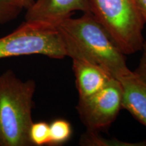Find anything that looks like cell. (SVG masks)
<instances>
[{"mask_svg":"<svg viewBox=\"0 0 146 146\" xmlns=\"http://www.w3.org/2000/svg\"><path fill=\"white\" fill-rule=\"evenodd\" d=\"M57 26L64 36L68 57L83 58L98 64L116 78L131 71L125 54L92 12L67 18Z\"/></svg>","mask_w":146,"mask_h":146,"instance_id":"cell-1","label":"cell"},{"mask_svg":"<svg viewBox=\"0 0 146 146\" xmlns=\"http://www.w3.org/2000/svg\"><path fill=\"white\" fill-rule=\"evenodd\" d=\"M35 83L22 81L12 70L0 75V145H31L29 131Z\"/></svg>","mask_w":146,"mask_h":146,"instance_id":"cell-2","label":"cell"},{"mask_svg":"<svg viewBox=\"0 0 146 146\" xmlns=\"http://www.w3.org/2000/svg\"><path fill=\"white\" fill-rule=\"evenodd\" d=\"M91 12L124 54L141 50L146 22L134 0H89Z\"/></svg>","mask_w":146,"mask_h":146,"instance_id":"cell-3","label":"cell"},{"mask_svg":"<svg viewBox=\"0 0 146 146\" xmlns=\"http://www.w3.org/2000/svg\"><path fill=\"white\" fill-rule=\"evenodd\" d=\"M31 54L56 59L68 57L64 36L57 25L25 21L12 33L0 38V59Z\"/></svg>","mask_w":146,"mask_h":146,"instance_id":"cell-4","label":"cell"},{"mask_svg":"<svg viewBox=\"0 0 146 146\" xmlns=\"http://www.w3.org/2000/svg\"><path fill=\"white\" fill-rule=\"evenodd\" d=\"M123 89L117 78L87 98L79 99L76 110L89 130L99 131L110 126L122 108Z\"/></svg>","mask_w":146,"mask_h":146,"instance_id":"cell-5","label":"cell"},{"mask_svg":"<svg viewBox=\"0 0 146 146\" xmlns=\"http://www.w3.org/2000/svg\"><path fill=\"white\" fill-rule=\"evenodd\" d=\"M25 21L58 25L75 11L91 12L89 0H36L27 9Z\"/></svg>","mask_w":146,"mask_h":146,"instance_id":"cell-6","label":"cell"},{"mask_svg":"<svg viewBox=\"0 0 146 146\" xmlns=\"http://www.w3.org/2000/svg\"><path fill=\"white\" fill-rule=\"evenodd\" d=\"M72 60L79 99L98 92L115 78L106 69L85 58H73Z\"/></svg>","mask_w":146,"mask_h":146,"instance_id":"cell-7","label":"cell"},{"mask_svg":"<svg viewBox=\"0 0 146 146\" xmlns=\"http://www.w3.org/2000/svg\"><path fill=\"white\" fill-rule=\"evenodd\" d=\"M116 78L123 89L122 108L146 127V82L133 71Z\"/></svg>","mask_w":146,"mask_h":146,"instance_id":"cell-8","label":"cell"},{"mask_svg":"<svg viewBox=\"0 0 146 146\" xmlns=\"http://www.w3.org/2000/svg\"><path fill=\"white\" fill-rule=\"evenodd\" d=\"M80 145L88 146H145L146 141L137 143H127L116 139L104 138L100 135L98 131L87 129L80 139Z\"/></svg>","mask_w":146,"mask_h":146,"instance_id":"cell-9","label":"cell"},{"mask_svg":"<svg viewBox=\"0 0 146 146\" xmlns=\"http://www.w3.org/2000/svg\"><path fill=\"white\" fill-rule=\"evenodd\" d=\"M72 129L68 120L58 118L50 124V145H59L65 143L70 138Z\"/></svg>","mask_w":146,"mask_h":146,"instance_id":"cell-10","label":"cell"},{"mask_svg":"<svg viewBox=\"0 0 146 146\" xmlns=\"http://www.w3.org/2000/svg\"><path fill=\"white\" fill-rule=\"evenodd\" d=\"M29 138L32 145H50V125L43 121L33 123L29 131Z\"/></svg>","mask_w":146,"mask_h":146,"instance_id":"cell-11","label":"cell"},{"mask_svg":"<svg viewBox=\"0 0 146 146\" xmlns=\"http://www.w3.org/2000/svg\"><path fill=\"white\" fill-rule=\"evenodd\" d=\"M21 10L14 4V0H0V23L3 24L17 17Z\"/></svg>","mask_w":146,"mask_h":146,"instance_id":"cell-12","label":"cell"},{"mask_svg":"<svg viewBox=\"0 0 146 146\" xmlns=\"http://www.w3.org/2000/svg\"><path fill=\"white\" fill-rule=\"evenodd\" d=\"M141 57L140 58L138 66L134 72L141 79L146 82V41H144L141 48Z\"/></svg>","mask_w":146,"mask_h":146,"instance_id":"cell-13","label":"cell"},{"mask_svg":"<svg viewBox=\"0 0 146 146\" xmlns=\"http://www.w3.org/2000/svg\"><path fill=\"white\" fill-rule=\"evenodd\" d=\"M35 0H14V4L20 10L28 9L33 4Z\"/></svg>","mask_w":146,"mask_h":146,"instance_id":"cell-14","label":"cell"},{"mask_svg":"<svg viewBox=\"0 0 146 146\" xmlns=\"http://www.w3.org/2000/svg\"><path fill=\"white\" fill-rule=\"evenodd\" d=\"M134 1L146 22V0H134Z\"/></svg>","mask_w":146,"mask_h":146,"instance_id":"cell-15","label":"cell"}]
</instances>
